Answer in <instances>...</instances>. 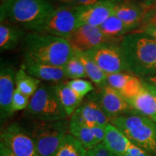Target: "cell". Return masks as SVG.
<instances>
[{"label": "cell", "instance_id": "cell-1", "mask_svg": "<svg viewBox=\"0 0 156 156\" xmlns=\"http://www.w3.org/2000/svg\"><path fill=\"white\" fill-rule=\"evenodd\" d=\"M25 62L64 67L75 54L67 39L31 31L23 36Z\"/></svg>", "mask_w": 156, "mask_h": 156}, {"label": "cell", "instance_id": "cell-2", "mask_svg": "<svg viewBox=\"0 0 156 156\" xmlns=\"http://www.w3.org/2000/svg\"><path fill=\"white\" fill-rule=\"evenodd\" d=\"M119 48L126 71L144 78L152 75L156 58L155 39L136 30L121 38Z\"/></svg>", "mask_w": 156, "mask_h": 156}, {"label": "cell", "instance_id": "cell-3", "mask_svg": "<svg viewBox=\"0 0 156 156\" xmlns=\"http://www.w3.org/2000/svg\"><path fill=\"white\" fill-rule=\"evenodd\" d=\"M131 143L156 156V122L135 111L110 119Z\"/></svg>", "mask_w": 156, "mask_h": 156}, {"label": "cell", "instance_id": "cell-4", "mask_svg": "<svg viewBox=\"0 0 156 156\" xmlns=\"http://www.w3.org/2000/svg\"><path fill=\"white\" fill-rule=\"evenodd\" d=\"M55 7L48 0H4L0 7L1 23L32 27Z\"/></svg>", "mask_w": 156, "mask_h": 156}, {"label": "cell", "instance_id": "cell-5", "mask_svg": "<svg viewBox=\"0 0 156 156\" xmlns=\"http://www.w3.org/2000/svg\"><path fill=\"white\" fill-rule=\"evenodd\" d=\"M67 131H69V124L65 120L54 122L35 120L30 129L27 130L40 156L55 155L68 134Z\"/></svg>", "mask_w": 156, "mask_h": 156}, {"label": "cell", "instance_id": "cell-6", "mask_svg": "<svg viewBox=\"0 0 156 156\" xmlns=\"http://www.w3.org/2000/svg\"><path fill=\"white\" fill-rule=\"evenodd\" d=\"M34 120L44 122L65 120L67 117L62 107L54 85H40L31 98L25 112Z\"/></svg>", "mask_w": 156, "mask_h": 156}, {"label": "cell", "instance_id": "cell-7", "mask_svg": "<svg viewBox=\"0 0 156 156\" xmlns=\"http://www.w3.org/2000/svg\"><path fill=\"white\" fill-rule=\"evenodd\" d=\"M78 6L63 5L54 8L29 30L67 39L78 27Z\"/></svg>", "mask_w": 156, "mask_h": 156}, {"label": "cell", "instance_id": "cell-8", "mask_svg": "<svg viewBox=\"0 0 156 156\" xmlns=\"http://www.w3.org/2000/svg\"><path fill=\"white\" fill-rule=\"evenodd\" d=\"M1 142L15 156H40L30 134L17 123L2 131Z\"/></svg>", "mask_w": 156, "mask_h": 156}, {"label": "cell", "instance_id": "cell-9", "mask_svg": "<svg viewBox=\"0 0 156 156\" xmlns=\"http://www.w3.org/2000/svg\"><path fill=\"white\" fill-rule=\"evenodd\" d=\"M108 75L122 73L124 69L119 43L106 42L84 53Z\"/></svg>", "mask_w": 156, "mask_h": 156}, {"label": "cell", "instance_id": "cell-10", "mask_svg": "<svg viewBox=\"0 0 156 156\" xmlns=\"http://www.w3.org/2000/svg\"><path fill=\"white\" fill-rule=\"evenodd\" d=\"M116 39L106 37L99 27L80 25L75 29L67 41L75 51L86 53L104 43L114 41Z\"/></svg>", "mask_w": 156, "mask_h": 156}, {"label": "cell", "instance_id": "cell-11", "mask_svg": "<svg viewBox=\"0 0 156 156\" xmlns=\"http://www.w3.org/2000/svg\"><path fill=\"white\" fill-rule=\"evenodd\" d=\"M116 0H108L95 5L80 7L78 6V27L90 25L100 27L107 19L114 15Z\"/></svg>", "mask_w": 156, "mask_h": 156}, {"label": "cell", "instance_id": "cell-12", "mask_svg": "<svg viewBox=\"0 0 156 156\" xmlns=\"http://www.w3.org/2000/svg\"><path fill=\"white\" fill-rule=\"evenodd\" d=\"M15 74L16 73L10 65L2 62L0 69V114L2 120L14 114L12 110V103L16 90Z\"/></svg>", "mask_w": 156, "mask_h": 156}, {"label": "cell", "instance_id": "cell-13", "mask_svg": "<svg viewBox=\"0 0 156 156\" xmlns=\"http://www.w3.org/2000/svg\"><path fill=\"white\" fill-rule=\"evenodd\" d=\"M98 103L109 119L134 111L118 91L108 85L102 87Z\"/></svg>", "mask_w": 156, "mask_h": 156}, {"label": "cell", "instance_id": "cell-14", "mask_svg": "<svg viewBox=\"0 0 156 156\" xmlns=\"http://www.w3.org/2000/svg\"><path fill=\"white\" fill-rule=\"evenodd\" d=\"M72 121L90 127L105 128L110 122L98 103L88 100L81 103L72 115Z\"/></svg>", "mask_w": 156, "mask_h": 156}, {"label": "cell", "instance_id": "cell-15", "mask_svg": "<svg viewBox=\"0 0 156 156\" xmlns=\"http://www.w3.org/2000/svg\"><path fill=\"white\" fill-rule=\"evenodd\" d=\"M107 85L118 91L125 99H129L143 87V82L134 75L119 73L107 75Z\"/></svg>", "mask_w": 156, "mask_h": 156}, {"label": "cell", "instance_id": "cell-16", "mask_svg": "<svg viewBox=\"0 0 156 156\" xmlns=\"http://www.w3.org/2000/svg\"><path fill=\"white\" fill-rule=\"evenodd\" d=\"M105 128L90 127L74 121L69 122V132L85 147L87 151L92 150L103 141Z\"/></svg>", "mask_w": 156, "mask_h": 156}, {"label": "cell", "instance_id": "cell-17", "mask_svg": "<svg viewBox=\"0 0 156 156\" xmlns=\"http://www.w3.org/2000/svg\"><path fill=\"white\" fill-rule=\"evenodd\" d=\"M145 8L144 5H135L128 0H121L115 5L114 15L126 25L137 30L143 20Z\"/></svg>", "mask_w": 156, "mask_h": 156}, {"label": "cell", "instance_id": "cell-18", "mask_svg": "<svg viewBox=\"0 0 156 156\" xmlns=\"http://www.w3.org/2000/svg\"><path fill=\"white\" fill-rule=\"evenodd\" d=\"M23 67L29 75L40 80L58 83L66 77L64 67L28 62H25Z\"/></svg>", "mask_w": 156, "mask_h": 156}, {"label": "cell", "instance_id": "cell-19", "mask_svg": "<svg viewBox=\"0 0 156 156\" xmlns=\"http://www.w3.org/2000/svg\"><path fill=\"white\" fill-rule=\"evenodd\" d=\"M126 100L135 112L156 122V100L144 85L137 94Z\"/></svg>", "mask_w": 156, "mask_h": 156}, {"label": "cell", "instance_id": "cell-20", "mask_svg": "<svg viewBox=\"0 0 156 156\" xmlns=\"http://www.w3.org/2000/svg\"><path fill=\"white\" fill-rule=\"evenodd\" d=\"M103 142L112 153L116 156H124L131 142L118 128L111 124H107Z\"/></svg>", "mask_w": 156, "mask_h": 156}, {"label": "cell", "instance_id": "cell-21", "mask_svg": "<svg viewBox=\"0 0 156 156\" xmlns=\"http://www.w3.org/2000/svg\"><path fill=\"white\" fill-rule=\"evenodd\" d=\"M60 103L67 116H72L80 106L83 99L73 90L67 83H58L54 85Z\"/></svg>", "mask_w": 156, "mask_h": 156}, {"label": "cell", "instance_id": "cell-22", "mask_svg": "<svg viewBox=\"0 0 156 156\" xmlns=\"http://www.w3.org/2000/svg\"><path fill=\"white\" fill-rule=\"evenodd\" d=\"M24 36V32L14 25L1 23L0 25V48L2 51L14 49L18 44L20 39Z\"/></svg>", "mask_w": 156, "mask_h": 156}, {"label": "cell", "instance_id": "cell-23", "mask_svg": "<svg viewBox=\"0 0 156 156\" xmlns=\"http://www.w3.org/2000/svg\"><path fill=\"white\" fill-rule=\"evenodd\" d=\"M99 28L105 36L110 38H121L136 30V29L126 25L114 15L107 19Z\"/></svg>", "mask_w": 156, "mask_h": 156}, {"label": "cell", "instance_id": "cell-24", "mask_svg": "<svg viewBox=\"0 0 156 156\" xmlns=\"http://www.w3.org/2000/svg\"><path fill=\"white\" fill-rule=\"evenodd\" d=\"M83 64L86 72L87 77L94 83L97 86L103 87L107 85V75L94 62L84 53L75 51Z\"/></svg>", "mask_w": 156, "mask_h": 156}, {"label": "cell", "instance_id": "cell-25", "mask_svg": "<svg viewBox=\"0 0 156 156\" xmlns=\"http://www.w3.org/2000/svg\"><path fill=\"white\" fill-rule=\"evenodd\" d=\"M40 84V80L29 75L23 65L15 74L16 89L29 98L35 94Z\"/></svg>", "mask_w": 156, "mask_h": 156}, {"label": "cell", "instance_id": "cell-26", "mask_svg": "<svg viewBox=\"0 0 156 156\" xmlns=\"http://www.w3.org/2000/svg\"><path fill=\"white\" fill-rule=\"evenodd\" d=\"M87 150L69 133L66 135L54 156H86Z\"/></svg>", "mask_w": 156, "mask_h": 156}, {"label": "cell", "instance_id": "cell-27", "mask_svg": "<svg viewBox=\"0 0 156 156\" xmlns=\"http://www.w3.org/2000/svg\"><path fill=\"white\" fill-rule=\"evenodd\" d=\"M66 77L71 80L86 78L87 74L83 64L75 54L64 66Z\"/></svg>", "mask_w": 156, "mask_h": 156}, {"label": "cell", "instance_id": "cell-28", "mask_svg": "<svg viewBox=\"0 0 156 156\" xmlns=\"http://www.w3.org/2000/svg\"><path fill=\"white\" fill-rule=\"evenodd\" d=\"M67 83L73 89L74 92L82 99H83L85 95L88 94L94 89V87L91 82L84 80L83 78L71 80L68 81Z\"/></svg>", "mask_w": 156, "mask_h": 156}, {"label": "cell", "instance_id": "cell-29", "mask_svg": "<svg viewBox=\"0 0 156 156\" xmlns=\"http://www.w3.org/2000/svg\"><path fill=\"white\" fill-rule=\"evenodd\" d=\"M29 103H30L29 97L20 92L18 90H15L14 95H13L12 103V112L15 113V112L27 108Z\"/></svg>", "mask_w": 156, "mask_h": 156}, {"label": "cell", "instance_id": "cell-30", "mask_svg": "<svg viewBox=\"0 0 156 156\" xmlns=\"http://www.w3.org/2000/svg\"><path fill=\"white\" fill-rule=\"evenodd\" d=\"M145 25L156 26V5L145 7L143 20L140 27Z\"/></svg>", "mask_w": 156, "mask_h": 156}, {"label": "cell", "instance_id": "cell-31", "mask_svg": "<svg viewBox=\"0 0 156 156\" xmlns=\"http://www.w3.org/2000/svg\"><path fill=\"white\" fill-rule=\"evenodd\" d=\"M93 156H116L107 148L102 142L92 149Z\"/></svg>", "mask_w": 156, "mask_h": 156}, {"label": "cell", "instance_id": "cell-32", "mask_svg": "<svg viewBox=\"0 0 156 156\" xmlns=\"http://www.w3.org/2000/svg\"><path fill=\"white\" fill-rule=\"evenodd\" d=\"M124 156H153L142 148L131 143Z\"/></svg>", "mask_w": 156, "mask_h": 156}, {"label": "cell", "instance_id": "cell-33", "mask_svg": "<svg viewBox=\"0 0 156 156\" xmlns=\"http://www.w3.org/2000/svg\"><path fill=\"white\" fill-rule=\"evenodd\" d=\"M138 30L145 33V34L151 36V38L155 39L156 41V26H152V25H145L141 26L137 29Z\"/></svg>", "mask_w": 156, "mask_h": 156}, {"label": "cell", "instance_id": "cell-34", "mask_svg": "<svg viewBox=\"0 0 156 156\" xmlns=\"http://www.w3.org/2000/svg\"><path fill=\"white\" fill-rule=\"evenodd\" d=\"M108 1V0H75L76 6H80V7H86L95 5V4L101 2ZM117 1V0H116Z\"/></svg>", "mask_w": 156, "mask_h": 156}, {"label": "cell", "instance_id": "cell-35", "mask_svg": "<svg viewBox=\"0 0 156 156\" xmlns=\"http://www.w3.org/2000/svg\"><path fill=\"white\" fill-rule=\"evenodd\" d=\"M0 156H15L2 142L0 143Z\"/></svg>", "mask_w": 156, "mask_h": 156}, {"label": "cell", "instance_id": "cell-36", "mask_svg": "<svg viewBox=\"0 0 156 156\" xmlns=\"http://www.w3.org/2000/svg\"><path fill=\"white\" fill-rule=\"evenodd\" d=\"M142 82H143L144 86H145L146 88H147L148 90L152 93V94H153L154 98H155L156 100V87L154 86L153 85H151V84L147 83V82L145 81H142Z\"/></svg>", "mask_w": 156, "mask_h": 156}, {"label": "cell", "instance_id": "cell-37", "mask_svg": "<svg viewBox=\"0 0 156 156\" xmlns=\"http://www.w3.org/2000/svg\"><path fill=\"white\" fill-rule=\"evenodd\" d=\"M58 3L63 4L64 5H69V6H76L75 0H54Z\"/></svg>", "mask_w": 156, "mask_h": 156}, {"label": "cell", "instance_id": "cell-38", "mask_svg": "<svg viewBox=\"0 0 156 156\" xmlns=\"http://www.w3.org/2000/svg\"><path fill=\"white\" fill-rule=\"evenodd\" d=\"M145 79V82H147V83L151 84V85L156 87V75L150 76V77H146Z\"/></svg>", "mask_w": 156, "mask_h": 156}, {"label": "cell", "instance_id": "cell-39", "mask_svg": "<svg viewBox=\"0 0 156 156\" xmlns=\"http://www.w3.org/2000/svg\"><path fill=\"white\" fill-rule=\"evenodd\" d=\"M136 1H138L142 4V5L145 6V7L148 6V0H136Z\"/></svg>", "mask_w": 156, "mask_h": 156}, {"label": "cell", "instance_id": "cell-40", "mask_svg": "<svg viewBox=\"0 0 156 156\" xmlns=\"http://www.w3.org/2000/svg\"><path fill=\"white\" fill-rule=\"evenodd\" d=\"M153 75H156V58H155V63H154V65H153V72H152V75L151 76H153Z\"/></svg>", "mask_w": 156, "mask_h": 156}, {"label": "cell", "instance_id": "cell-41", "mask_svg": "<svg viewBox=\"0 0 156 156\" xmlns=\"http://www.w3.org/2000/svg\"><path fill=\"white\" fill-rule=\"evenodd\" d=\"M156 5V0H148V6Z\"/></svg>", "mask_w": 156, "mask_h": 156}, {"label": "cell", "instance_id": "cell-42", "mask_svg": "<svg viewBox=\"0 0 156 156\" xmlns=\"http://www.w3.org/2000/svg\"><path fill=\"white\" fill-rule=\"evenodd\" d=\"M86 156H93L92 150H88V151H87V155Z\"/></svg>", "mask_w": 156, "mask_h": 156}, {"label": "cell", "instance_id": "cell-43", "mask_svg": "<svg viewBox=\"0 0 156 156\" xmlns=\"http://www.w3.org/2000/svg\"><path fill=\"white\" fill-rule=\"evenodd\" d=\"M117 1H121V0H117Z\"/></svg>", "mask_w": 156, "mask_h": 156}]
</instances>
